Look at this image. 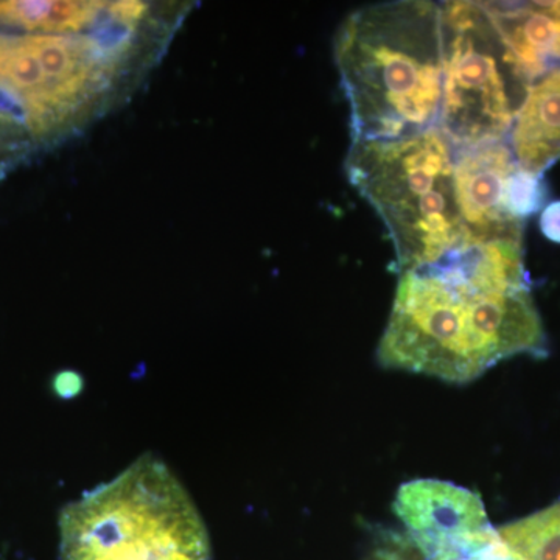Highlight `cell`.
<instances>
[{
  "mask_svg": "<svg viewBox=\"0 0 560 560\" xmlns=\"http://www.w3.org/2000/svg\"><path fill=\"white\" fill-rule=\"evenodd\" d=\"M547 334L518 243L464 245L399 272L377 357L388 370L451 383L512 357H545Z\"/></svg>",
  "mask_w": 560,
  "mask_h": 560,
  "instance_id": "6da1fadb",
  "label": "cell"
},
{
  "mask_svg": "<svg viewBox=\"0 0 560 560\" xmlns=\"http://www.w3.org/2000/svg\"><path fill=\"white\" fill-rule=\"evenodd\" d=\"M335 62L352 142L408 138L438 127L441 3L400 0L353 11L338 31Z\"/></svg>",
  "mask_w": 560,
  "mask_h": 560,
  "instance_id": "7a4b0ae2",
  "label": "cell"
},
{
  "mask_svg": "<svg viewBox=\"0 0 560 560\" xmlns=\"http://www.w3.org/2000/svg\"><path fill=\"white\" fill-rule=\"evenodd\" d=\"M60 533L61 560H210L194 501L151 455L68 504Z\"/></svg>",
  "mask_w": 560,
  "mask_h": 560,
  "instance_id": "3957f363",
  "label": "cell"
},
{
  "mask_svg": "<svg viewBox=\"0 0 560 560\" xmlns=\"http://www.w3.org/2000/svg\"><path fill=\"white\" fill-rule=\"evenodd\" d=\"M346 173L385 223L397 271L431 264L463 246L455 149L440 128L352 142Z\"/></svg>",
  "mask_w": 560,
  "mask_h": 560,
  "instance_id": "277c9868",
  "label": "cell"
},
{
  "mask_svg": "<svg viewBox=\"0 0 560 560\" xmlns=\"http://www.w3.org/2000/svg\"><path fill=\"white\" fill-rule=\"evenodd\" d=\"M131 60L91 33H0V117L31 143H54L105 106Z\"/></svg>",
  "mask_w": 560,
  "mask_h": 560,
  "instance_id": "5b68a950",
  "label": "cell"
},
{
  "mask_svg": "<svg viewBox=\"0 0 560 560\" xmlns=\"http://www.w3.org/2000/svg\"><path fill=\"white\" fill-rule=\"evenodd\" d=\"M438 128L453 149L508 140L526 84L485 2H442Z\"/></svg>",
  "mask_w": 560,
  "mask_h": 560,
  "instance_id": "8992f818",
  "label": "cell"
},
{
  "mask_svg": "<svg viewBox=\"0 0 560 560\" xmlns=\"http://www.w3.org/2000/svg\"><path fill=\"white\" fill-rule=\"evenodd\" d=\"M393 508L425 560H471L500 544L481 497L453 482H405Z\"/></svg>",
  "mask_w": 560,
  "mask_h": 560,
  "instance_id": "52a82bcc",
  "label": "cell"
},
{
  "mask_svg": "<svg viewBox=\"0 0 560 560\" xmlns=\"http://www.w3.org/2000/svg\"><path fill=\"white\" fill-rule=\"evenodd\" d=\"M518 165L508 140L455 149L456 201L464 245L518 243L525 221L515 213L514 183Z\"/></svg>",
  "mask_w": 560,
  "mask_h": 560,
  "instance_id": "ba28073f",
  "label": "cell"
},
{
  "mask_svg": "<svg viewBox=\"0 0 560 560\" xmlns=\"http://www.w3.org/2000/svg\"><path fill=\"white\" fill-rule=\"evenodd\" d=\"M508 142L533 175L544 176L560 161V62L528 84Z\"/></svg>",
  "mask_w": 560,
  "mask_h": 560,
  "instance_id": "9c48e42d",
  "label": "cell"
},
{
  "mask_svg": "<svg viewBox=\"0 0 560 560\" xmlns=\"http://www.w3.org/2000/svg\"><path fill=\"white\" fill-rule=\"evenodd\" d=\"M106 2H0V22L24 33L80 35L90 31Z\"/></svg>",
  "mask_w": 560,
  "mask_h": 560,
  "instance_id": "30bf717a",
  "label": "cell"
},
{
  "mask_svg": "<svg viewBox=\"0 0 560 560\" xmlns=\"http://www.w3.org/2000/svg\"><path fill=\"white\" fill-rule=\"evenodd\" d=\"M371 560H425L422 555L416 550L415 545L405 537V539H394L386 541L382 548L375 551Z\"/></svg>",
  "mask_w": 560,
  "mask_h": 560,
  "instance_id": "8fae6325",
  "label": "cell"
},
{
  "mask_svg": "<svg viewBox=\"0 0 560 560\" xmlns=\"http://www.w3.org/2000/svg\"><path fill=\"white\" fill-rule=\"evenodd\" d=\"M540 230L548 241L560 243V201L551 202L544 209Z\"/></svg>",
  "mask_w": 560,
  "mask_h": 560,
  "instance_id": "7c38bea8",
  "label": "cell"
},
{
  "mask_svg": "<svg viewBox=\"0 0 560 560\" xmlns=\"http://www.w3.org/2000/svg\"><path fill=\"white\" fill-rule=\"evenodd\" d=\"M471 560H510L506 550H504L503 544L495 545L492 550L485 552V555L478 556V558Z\"/></svg>",
  "mask_w": 560,
  "mask_h": 560,
  "instance_id": "4fadbf2b",
  "label": "cell"
}]
</instances>
